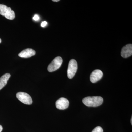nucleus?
<instances>
[{
	"mask_svg": "<svg viewBox=\"0 0 132 132\" xmlns=\"http://www.w3.org/2000/svg\"><path fill=\"white\" fill-rule=\"evenodd\" d=\"M132 54V45L128 44L122 48L121 52V57L127 58L131 56Z\"/></svg>",
	"mask_w": 132,
	"mask_h": 132,
	"instance_id": "nucleus-7",
	"label": "nucleus"
},
{
	"mask_svg": "<svg viewBox=\"0 0 132 132\" xmlns=\"http://www.w3.org/2000/svg\"><path fill=\"white\" fill-rule=\"evenodd\" d=\"M102 71L99 69H96L92 72L90 75V81L93 83H95L100 80L103 76Z\"/></svg>",
	"mask_w": 132,
	"mask_h": 132,
	"instance_id": "nucleus-6",
	"label": "nucleus"
},
{
	"mask_svg": "<svg viewBox=\"0 0 132 132\" xmlns=\"http://www.w3.org/2000/svg\"><path fill=\"white\" fill-rule=\"evenodd\" d=\"M10 74H5L0 78V90L2 89L7 84L8 81L10 78Z\"/></svg>",
	"mask_w": 132,
	"mask_h": 132,
	"instance_id": "nucleus-9",
	"label": "nucleus"
},
{
	"mask_svg": "<svg viewBox=\"0 0 132 132\" xmlns=\"http://www.w3.org/2000/svg\"><path fill=\"white\" fill-rule=\"evenodd\" d=\"M17 99L22 103L26 105H31L32 103V100L31 96L25 92H19L16 94Z\"/></svg>",
	"mask_w": 132,
	"mask_h": 132,
	"instance_id": "nucleus-4",
	"label": "nucleus"
},
{
	"mask_svg": "<svg viewBox=\"0 0 132 132\" xmlns=\"http://www.w3.org/2000/svg\"><path fill=\"white\" fill-rule=\"evenodd\" d=\"M47 22L43 21L42 22V23H41V27H44L45 26H46V25H47Z\"/></svg>",
	"mask_w": 132,
	"mask_h": 132,
	"instance_id": "nucleus-14",
	"label": "nucleus"
},
{
	"mask_svg": "<svg viewBox=\"0 0 132 132\" xmlns=\"http://www.w3.org/2000/svg\"><path fill=\"white\" fill-rule=\"evenodd\" d=\"M35 54V51L34 50L31 48H27L22 50L18 55L21 58H28L34 56Z\"/></svg>",
	"mask_w": 132,
	"mask_h": 132,
	"instance_id": "nucleus-8",
	"label": "nucleus"
},
{
	"mask_svg": "<svg viewBox=\"0 0 132 132\" xmlns=\"http://www.w3.org/2000/svg\"><path fill=\"white\" fill-rule=\"evenodd\" d=\"M78 69L77 62L74 59H72L69 63L67 69V76L69 79L73 78Z\"/></svg>",
	"mask_w": 132,
	"mask_h": 132,
	"instance_id": "nucleus-2",
	"label": "nucleus"
},
{
	"mask_svg": "<svg viewBox=\"0 0 132 132\" xmlns=\"http://www.w3.org/2000/svg\"><path fill=\"white\" fill-rule=\"evenodd\" d=\"M4 16L9 20H13L15 17V14L14 11L12 10L10 7H8L7 12H6Z\"/></svg>",
	"mask_w": 132,
	"mask_h": 132,
	"instance_id": "nucleus-10",
	"label": "nucleus"
},
{
	"mask_svg": "<svg viewBox=\"0 0 132 132\" xmlns=\"http://www.w3.org/2000/svg\"><path fill=\"white\" fill-rule=\"evenodd\" d=\"M8 7L7 6L0 4V14L2 16H5L7 12Z\"/></svg>",
	"mask_w": 132,
	"mask_h": 132,
	"instance_id": "nucleus-11",
	"label": "nucleus"
},
{
	"mask_svg": "<svg viewBox=\"0 0 132 132\" xmlns=\"http://www.w3.org/2000/svg\"><path fill=\"white\" fill-rule=\"evenodd\" d=\"M1 41H2L1 39H0V43H1Z\"/></svg>",
	"mask_w": 132,
	"mask_h": 132,
	"instance_id": "nucleus-18",
	"label": "nucleus"
},
{
	"mask_svg": "<svg viewBox=\"0 0 132 132\" xmlns=\"http://www.w3.org/2000/svg\"><path fill=\"white\" fill-rule=\"evenodd\" d=\"M3 127L1 125H0V132H1L2 131Z\"/></svg>",
	"mask_w": 132,
	"mask_h": 132,
	"instance_id": "nucleus-15",
	"label": "nucleus"
},
{
	"mask_svg": "<svg viewBox=\"0 0 132 132\" xmlns=\"http://www.w3.org/2000/svg\"><path fill=\"white\" fill-rule=\"evenodd\" d=\"M62 62V59L60 57L55 58L48 67V71L50 72L56 71L60 67Z\"/></svg>",
	"mask_w": 132,
	"mask_h": 132,
	"instance_id": "nucleus-3",
	"label": "nucleus"
},
{
	"mask_svg": "<svg viewBox=\"0 0 132 132\" xmlns=\"http://www.w3.org/2000/svg\"><path fill=\"white\" fill-rule=\"evenodd\" d=\"M92 132H103V130L101 127L98 126L95 127Z\"/></svg>",
	"mask_w": 132,
	"mask_h": 132,
	"instance_id": "nucleus-12",
	"label": "nucleus"
},
{
	"mask_svg": "<svg viewBox=\"0 0 132 132\" xmlns=\"http://www.w3.org/2000/svg\"><path fill=\"white\" fill-rule=\"evenodd\" d=\"M53 1L55 2H58L59 1V0H53Z\"/></svg>",
	"mask_w": 132,
	"mask_h": 132,
	"instance_id": "nucleus-16",
	"label": "nucleus"
},
{
	"mask_svg": "<svg viewBox=\"0 0 132 132\" xmlns=\"http://www.w3.org/2000/svg\"><path fill=\"white\" fill-rule=\"evenodd\" d=\"M131 125H132V118H131Z\"/></svg>",
	"mask_w": 132,
	"mask_h": 132,
	"instance_id": "nucleus-17",
	"label": "nucleus"
},
{
	"mask_svg": "<svg viewBox=\"0 0 132 132\" xmlns=\"http://www.w3.org/2000/svg\"><path fill=\"white\" fill-rule=\"evenodd\" d=\"M55 105L58 109L64 110L68 108L69 105V101L65 98H60L56 102Z\"/></svg>",
	"mask_w": 132,
	"mask_h": 132,
	"instance_id": "nucleus-5",
	"label": "nucleus"
},
{
	"mask_svg": "<svg viewBox=\"0 0 132 132\" xmlns=\"http://www.w3.org/2000/svg\"><path fill=\"white\" fill-rule=\"evenodd\" d=\"M103 102V98L100 96L87 97L82 100L83 104L88 107H96L100 106Z\"/></svg>",
	"mask_w": 132,
	"mask_h": 132,
	"instance_id": "nucleus-1",
	"label": "nucleus"
},
{
	"mask_svg": "<svg viewBox=\"0 0 132 132\" xmlns=\"http://www.w3.org/2000/svg\"><path fill=\"white\" fill-rule=\"evenodd\" d=\"M33 20L35 21H37L39 19V16L38 15L36 14L34 16L33 18Z\"/></svg>",
	"mask_w": 132,
	"mask_h": 132,
	"instance_id": "nucleus-13",
	"label": "nucleus"
}]
</instances>
